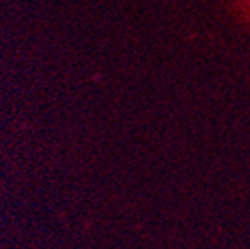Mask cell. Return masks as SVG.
<instances>
[{"label": "cell", "mask_w": 250, "mask_h": 249, "mask_svg": "<svg viewBox=\"0 0 250 249\" xmlns=\"http://www.w3.org/2000/svg\"><path fill=\"white\" fill-rule=\"evenodd\" d=\"M232 9L241 23L250 25V0H232Z\"/></svg>", "instance_id": "cell-1"}]
</instances>
